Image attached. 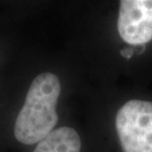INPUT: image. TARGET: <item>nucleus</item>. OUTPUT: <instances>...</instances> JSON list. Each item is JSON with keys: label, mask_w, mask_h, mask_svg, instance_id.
<instances>
[{"label": "nucleus", "mask_w": 152, "mask_h": 152, "mask_svg": "<svg viewBox=\"0 0 152 152\" xmlns=\"http://www.w3.org/2000/svg\"><path fill=\"white\" fill-rule=\"evenodd\" d=\"M81 138L74 129L61 126L53 130L33 152H80Z\"/></svg>", "instance_id": "20e7f679"}, {"label": "nucleus", "mask_w": 152, "mask_h": 152, "mask_svg": "<svg viewBox=\"0 0 152 152\" xmlns=\"http://www.w3.org/2000/svg\"><path fill=\"white\" fill-rule=\"evenodd\" d=\"M61 83L56 74L42 72L32 81L14 124V136L25 145L39 143L54 130Z\"/></svg>", "instance_id": "f257e3e1"}, {"label": "nucleus", "mask_w": 152, "mask_h": 152, "mask_svg": "<svg viewBox=\"0 0 152 152\" xmlns=\"http://www.w3.org/2000/svg\"><path fill=\"white\" fill-rule=\"evenodd\" d=\"M115 129L123 152H152V102L126 101L115 114Z\"/></svg>", "instance_id": "f03ea898"}, {"label": "nucleus", "mask_w": 152, "mask_h": 152, "mask_svg": "<svg viewBox=\"0 0 152 152\" xmlns=\"http://www.w3.org/2000/svg\"><path fill=\"white\" fill-rule=\"evenodd\" d=\"M118 33L130 45L152 41V0H123L118 8Z\"/></svg>", "instance_id": "7ed1b4c3"}]
</instances>
